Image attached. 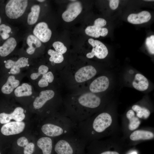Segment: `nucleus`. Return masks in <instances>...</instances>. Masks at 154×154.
<instances>
[{
	"instance_id": "obj_37",
	"label": "nucleus",
	"mask_w": 154,
	"mask_h": 154,
	"mask_svg": "<svg viewBox=\"0 0 154 154\" xmlns=\"http://www.w3.org/2000/svg\"><path fill=\"white\" fill-rule=\"evenodd\" d=\"M38 84L39 87L43 88L48 86V83L42 78L38 81Z\"/></svg>"
},
{
	"instance_id": "obj_19",
	"label": "nucleus",
	"mask_w": 154,
	"mask_h": 154,
	"mask_svg": "<svg viewBox=\"0 0 154 154\" xmlns=\"http://www.w3.org/2000/svg\"><path fill=\"white\" fill-rule=\"evenodd\" d=\"M19 83V81L16 79L14 76H10L8 77L6 83L2 87L1 91L3 94H9L15 88L18 86Z\"/></svg>"
},
{
	"instance_id": "obj_36",
	"label": "nucleus",
	"mask_w": 154,
	"mask_h": 154,
	"mask_svg": "<svg viewBox=\"0 0 154 154\" xmlns=\"http://www.w3.org/2000/svg\"><path fill=\"white\" fill-rule=\"evenodd\" d=\"M20 68L16 66H13L11 68L10 73L13 74H17L20 73Z\"/></svg>"
},
{
	"instance_id": "obj_43",
	"label": "nucleus",
	"mask_w": 154,
	"mask_h": 154,
	"mask_svg": "<svg viewBox=\"0 0 154 154\" xmlns=\"http://www.w3.org/2000/svg\"><path fill=\"white\" fill-rule=\"evenodd\" d=\"M0 154H1V153H0Z\"/></svg>"
},
{
	"instance_id": "obj_17",
	"label": "nucleus",
	"mask_w": 154,
	"mask_h": 154,
	"mask_svg": "<svg viewBox=\"0 0 154 154\" xmlns=\"http://www.w3.org/2000/svg\"><path fill=\"white\" fill-rule=\"evenodd\" d=\"M17 44L15 38L12 37L9 38L0 46V55L3 57L8 55L14 50Z\"/></svg>"
},
{
	"instance_id": "obj_1",
	"label": "nucleus",
	"mask_w": 154,
	"mask_h": 154,
	"mask_svg": "<svg viewBox=\"0 0 154 154\" xmlns=\"http://www.w3.org/2000/svg\"><path fill=\"white\" fill-rule=\"evenodd\" d=\"M52 122L43 124L41 130L47 137L55 138L76 132L77 124L73 122L64 113H60L52 118Z\"/></svg>"
},
{
	"instance_id": "obj_42",
	"label": "nucleus",
	"mask_w": 154,
	"mask_h": 154,
	"mask_svg": "<svg viewBox=\"0 0 154 154\" xmlns=\"http://www.w3.org/2000/svg\"><path fill=\"white\" fill-rule=\"evenodd\" d=\"M1 18L0 17V23H1Z\"/></svg>"
},
{
	"instance_id": "obj_32",
	"label": "nucleus",
	"mask_w": 154,
	"mask_h": 154,
	"mask_svg": "<svg viewBox=\"0 0 154 154\" xmlns=\"http://www.w3.org/2000/svg\"><path fill=\"white\" fill-rule=\"evenodd\" d=\"M27 139L24 137L19 138L17 141V145L20 147H24L29 143Z\"/></svg>"
},
{
	"instance_id": "obj_33",
	"label": "nucleus",
	"mask_w": 154,
	"mask_h": 154,
	"mask_svg": "<svg viewBox=\"0 0 154 154\" xmlns=\"http://www.w3.org/2000/svg\"><path fill=\"white\" fill-rule=\"evenodd\" d=\"M106 24V21L104 19L98 18L95 20L94 23V25L100 27H101L105 26Z\"/></svg>"
},
{
	"instance_id": "obj_34",
	"label": "nucleus",
	"mask_w": 154,
	"mask_h": 154,
	"mask_svg": "<svg viewBox=\"0 0 154 154\" xmlns=\"http://www.w3.org/2000/svg\"><path fill=\"white\" fill-rule=\"evenodd\" d=\"M11 28L9 26L4 24H2L0 25V31H3L2 33L9 34L11 31Z\"/></svg>"
},
{
	"instance_id": "obj_7",
	"label": "nucleus",
	"mask_w": 154,
	"mask_h": 154,
	"mask_svg": "<svg viewBox=\"0 0 154 154\" xmlns=\"http://www.w3.org/2000/svg\"><path fill=\"white\" fill-rule=\"evenodd\" d=\"M33 33L35 36L43 42L48 41L52 35V31L47 24L43 22H40L36 25Z\"/></svg>"
},
{
	"instance_id": "obj_10",
	"label": "nucleus",
	"mask_w": 154,
	"mask_h": 154,
	"mask_svg": "<svg viewBox=\"0 0 154 154\" xmlns=\"http://www.w3.org/2000/svg\"><path fill=\"white\" fill-rule=\"evenodd\" d=\"M24 109L21 107L16 108L11 114L5 113L0 114V123L4 124L8 123L12 119L16 121H20L23 120L25 117Z\"/></svg>"
},
{
	"instance_id": "obj_31",
	"label": "nucleus",
	"mask_w": 154,
	"mask_h": 154,
	"mask_svg": "<svg viewBox=\"0 0 154 154\" xmlns=\"http://www.w3.org/2000/svg\"><path fill=\"white\" fill-rule=\"evenodd\" d=\"M42 78L48 83H51L54 80V76L52 72L50 71L43 75Z\"/></svg>"
},
{
	"instance_id": "obj_13",
	"label": "nucleus",
	"mask_w": 154,
	"mask_h": 154,
	"mask_svg": "<svg viewBox=\"0 0 154 154\" xmlns=\"http://www.w3.org/2000/svg\"><path fill=\"white\" fill-rule=\"evenodd\" d=\"M150 13L147 11H143L137 14L129 15L127 20L130 23L135 24H141L148 21L151 19Z\"/></svg>"
},
{
	"instance_id": "obj_22",
	"label": "nucleus",
	"mask_w": 154,
	"mask_h": 154,
	"mask_svg": "<svg viewBox=\"0 0 154 154\" xmlns=\"http://www.w3.org/2000/svg\"><path fill=\"white\" fill-rule=\"evenodd\" d=\"M126 116L129 121L128 125L129 130L133 131L137 129L140 125L141 122L139 119L135 116L133 111L131 110L128 111Z\"/></svg>"
},
{
	"instance_id": "obj_15",
	"label": "nucleus",
	"mask_w": 154,
	"mask_h": 154,
	"mask_svg": "<svg viewBox=\"0 0 154 154\" xmlns=\"http://www.w3.org/2000/svg\"><path fill=\"white\" fill-rule=\"evenodd\" d=\"M85 33L87 35L95 38H98L100 36L105 37L107 35V29L101 27L94 25L88 26L85 30Z\"/></svg>"
},
{
	"instance_id": "obj_27",
	"label": "nucleus",
	"mask_w": 154,
	"mask_h": 154,
	"mask_svg": "<svg viewBox=\"0 0 154 154\" xmlns=\"http://www.w3.org/2000/svg\"><path fill=\"white\" fill-rule=\"evenodd\" d=\"M48 67L44 65L40 66L38 69V72L37 73H33L31 75V78L33 80L37 79L41 75H43L48 72Z\"/></svg>"
},
{
	"instance_id": "obj_24",
	"label": "nucleus",
	"mask_w": 154,
	"mask_h": 154,
	"mask_svg": "<svg viewBox=\"0 0 154 154\" xmlns=\"http://www.w3.org/2000/svg\"><path fill=\"white\" fill-rule=\"evenodd\" d=\"M28 63L27 59L25 57H22L16 61L11 60H7L5 62V67L7 69H10L13 66H15L20 68L25 67Z\"/></svg>"
},
{
	"instance_id": "obj_29",
	"label": "nucleus",
	"mask_w": 154,
	"mask_h": 154,
	"mask_svg": "<svg viewBox=\"0 0 154 154\" xmlns=\"http://www.w3.org/2000/svg\"><path fill=\"white\" fill-rule=\"evenodd\" d=\"M52 46L55 51L62 54L65 53L67 51V48L64 44L60 41H56L52 44Z\"/></svg>"
},
{
	"instance_id": "obj_28",
	"label": "nucleus",
	"mask_w": 154,
	"mask_h": 154,
	"mask_svg": "<svg viewBox=\"0 0 154 154\" xmlns=\"http://www.w3.org/2000/svg\"><path fill=\"white\" fill-rule=\"evenodd\" d=\"M145 44L147 47L150 53H154V36L152 35L148 37L146 40Z\"/></svg>"
},
{
	"instance_id": "obj_2",
	"label": "nucleus",
	"mask_w": 154,
	"mask_h": 154,
	"mask_svg": "<svg viewBox=\"0 0 154 154\" xmlns=\"http://www.w3.org/2000/svg\"><path fill=\"white\" fill-rule=\"evenodd\" d=\"M56 154H85L88 142L76 132L55 138Z\"/></svg>"
},
{
	"instance_id": "obj_12",
	"label": "nucleus",
	"mask_w": 154,
	"mask_h": 154,
	"mask_svg": "<svg viewBox=\"0 0 154 154\" xmlns=\"http://www.w3.org/2000/svg\"><path fill=\"white\" fill-rule=\"evenodd\" d=\"M54 92L52 90H46L41 91L35 99L33 103L34 107L36 109L42 108L48 100L52 99Z\"/></svg>"
},
{
	"instance_id": "obj_9",
	"label": "nucleus",
	"mask_w": 154,
	"mask_h": 154,
	"mask_svg": "<svg viewBox=\"0 0 154 154\" xmlns=\"http://www.w3.org/2000/svg\"><path fill=\"white\" fill-rule=\"evenodd\" d=\"M96 72V69L92 66H85L80 68L76 72L75 78L77 82H82L93 78Z\"/></svg>"
},
{
	"instance_id": "obj_35",
	"label": "nucleus",
	"mask_w": 154,
	"mask_h": 154,
	"mask_svg": "<svg viewBox=\"0 0 154 154\" xmlns=\"http://www.w3.org/2000/svg\"><path fill=\"white\" fill-rule=\"evenodd\" d=\"M119 1L118 0H110V7L112 10L116 9L118 7Z\"/></svg>"
},
{
	"instance_id": "obj_38",
	"label": "nucleus",
	"mask_w": 154,
	"mask_h": 154,
	"mask_svg": "<svg viewBox=\"0 0 154 154\" xmlns=\"http://www.w3.org/2000/svg\"><path fill=\"white\" fill-rule=\"evenodd\" d=\"M98 154H120L119 152L115 151H107L100 152Z\"/></svg>"
},
{
	"instance_id": "obj_41",
	"label": "nucleus",
	"mask_w": 154,
	"mask_h": 154,
	"mask_svg": "<svg viewBox=\"0 0 154 154\" xmlns=\"http://www.w3.org/2000/svg\"><path fill=\"white\" fill-rule=\"evenodd\" d=\"M145 1H154V0H145Z\"/></svg>"
},
{
	"instance_id": "obj_3",
	"label": "nucleus",
	"mask_w": 154,
	"mask_h": 154,
	"mask_svg": "<svg viewBox=\"0 0 154 154\" xmlns=\"http://www.w3.org/2000/svg\"><path fill=\"white\" fill-rule=\"evenodd\" d=\"M78 102L81 108H83L79 118L78 123L84 120V109H94L98 107L100 105L101 100L99 97L93 93H87L78 97Z\"/></svg>"
},
{
	"instance_id": "obj_25",
	"label": "nucleus",
	"mask_w": 154,
	"mask_h": 154,
	"mask_svg": "<svg viewBox=\"0 0 154 154\" xmlns=\"http://www.w3.org/2000/svg\"><path fill=\"white\" fill-rule=\"evenodd\" d=\"M132 108L133 111L136 112L137 117L139 118L146 119L150 114V111L147 109L137 105H133Z\"/></svg>"
},
{
	"instance_id": "obj_39",
	"label": "nucleus",
	"mask_w": 154,
	"mask_h": 154,
	"mask_svg": "<svg viewBox=\"0 0 154 154\" xmlns=\"http://www.w3.org/2000/svg\"><path fill=\"white\" fill-rule=\"evenodd\" d=\"M1 35L2 38L4 40H5L8 38L9 37V35L8 34L2 33Z\"/></svg>"
},
{
	"instance_id": "obj_6",
	"label": "nucleus",
	"mask_w": 154,
	"mask_h": 154,
	"mask_svg": "<svg viewBox=\"0 0 154 154\" xmlns=\"http://www.w3.org/2000/svg\"><path fill=\"white\" fill-rule=\"evenodd\" d=\"M82 10V6L80 2L75 1L70 3L67 9L62 15V18L66 22H71L80 14Z\"/></svg>"
},
{
	"instance_id": "obj_20",
	"label": "nucleus",
	"mask_w": 154,
	"mask_h": 154,
	"mask_svg": "<svg viewBox=\"0 0 154 154\" xmlns=\"http://www.w3.org/2000/svg\"><path fill=\"white\" fill-rule=\"evenodd\" d=\"M27 43L29 47L27 49L26 52L29 54H33L35 49L40 47L41 45L40 40L34 35H30L27 37Z\"/></svg>"
},
{
	"instance_id": "obj_11",
	"label": "nucleus",
	"mask_w": 154,
	"mask_h": 154,
	"mask_svg": "<svg viewBox=\"0 0 154 154\" xmlns=\"http://www.w3.org/2000/svg\"><path fill=\"white\" fill-rule=\"evenodd\" d=\"M109 80L108 78L102 76L94 80L90 84L89 88L93 93H98L105 91L108 88Z\"/></svg>"
},
{
	"instance_id": "obj_4",
	"label": "nucleus",
	"mask_w": 154,
	"mask_h": 154,
	"mask_svg": "<svg viewBox=\"0 0 154 154\" xmlns=\"http://www.w3.org/2000/svg\"><path fill=\"white\" fill-rule=\"evenodd\" d=\"M28 0H11L7 4L5 13L11 19H17L24 13L28 5Z\"/></svg>"
},
{
	"instance_id": "obj_5",
	"label": "nucleus",
	"mask_w": 154,
	"mask_h": 154,
	"mask_svg": "<svg viewBox=\"0 0 154 154\" xmlns=\"http://www.w3.org/2000/svg\"><path fill=\"white\" fill-rule=\"evenodd\" d=\"M88 42L93 48L90 52L86 54L87 58H91L95 56L99 59H102L107 56L108 53L107 48L102 42L92 38L88 39Z\"/></svg>"
},
{
	"instance_id": "obj_14",
	"label": "nucleus",
	"mask_w": 154,
	"mask_h": 154,
	"mask_svg": "<svg viewBox=\"0 0 154 154\" xmlns=\"http://www.w3.org/2000/svg\"><path fill=\"white\" fill-rule=\"evenodd\" d=\"M53 141L51 137H43L38 140L37 144L41 150L43 154H51L53 149Z\"/></svg>"
},
{
	"instance_id": "obj_21",
	"label": "nucleus",
	"mask_w": 154,
	"mask_h": 154,
	"mask_svg": "<svg viewBox=\"0 0 154 154\" xmlns=\"http://www.w3.org/2000/svg\"><path fill=\"white\" fill-rule=\"evenodd\" d=\"M14 92L17 97L30 96L32 94V86L27 83H23L16 88Z\"/></svg>"
},
{
	"instance_id": "obj_40",
	"label": "nucleus",
	"mask_w": 154,
	"mask_h": 154,
	"mask_svg": "<svg viewBox=\"0 0 154 154\" xmlns=\"http://www.w3.org/2000/svg\"><path fill=\"white\" fill-rule=\"evenodd\" d=\"M37 1H38L40 2H44V1H45V0H37Z\"/></svg>"
},
{
	"instance_id": "obj_18",
	"label": "nucleus",
	"mask_w": 154,
	"mask_h": 154,
	"mask_svg": "<svg viewBox=\"0 0 154 154\" xmlns=\"http://www.w3.org/2000/svg\"><path fill=\"white\" fill-rule=\"evenodd\" d=\"M154 133L151 131L142 130H136L130 135L129 138L132 141L147 140L153 138Z\"/></svg>"
},
{
	"instance_id": "obj_16",
	"label": "nucleus",
	"mask_w": 154,
	"mask_h": 154,
	"mask_svg": "<svg viewBox=\"0 0 154 154\" xmlns=\"http://www.w3.org/2000/svg\"><path fill=\"white\" fill-rule=\"evenodd\" d=\"M132 85L136 89L139 91H144L147 89L149 83L147 79L143 75L136 74L132 82Z\"/></svg>"
},
{
	"instance_id": "obj_23",
	"label": "nucleus",
	"mask_w": 154,
	"mask_h": 154,
	"mask_svg": "<svg viewBox=\"0 0 154 154\" xmlns=\"http://www.w3.org/2000/svg\"><path fill=\"white\" fill-rule=\"evenodd\" d=\"M31 12L29 14L27 18V23L30 25H33L37 22L40 11V7L38 5H34L31 7Z\"/></svg>"
},
{
	"instance_id": "obj_26",
	"label": "nucleus",
	"mask_w": 154,
	"mask_h": 154,
	"mask_svg": "<svg viewBox=\"0 0 154 154\" xmlns=\"http://www.w3.org/2000/svg\"><path fill=\"white\" fill-rule=\"evenodd\" d=\"M48 54L50 56L49 60L56 63H60L64 60L63 54L52 49H49L48 51Z\"/></svg>"
},
{
	"instance_id": "obj_30",
	"label": "nucleus",
	"mask_w": 154,
	"mask_h": 154,
	"mask_svg": "<svg viewBox=\"0 0 154 154\" xmlns=\"http://www.w3.org/2000/svg\"><path fill=\"white\" fill-rule=\"evenodd\" d=\"M35 147V145L33 143H30L24 147V154H32Z\"/></svg>"
},
{
	"instance_id": "obj_8",
	"label": "nucleus",
	"mask_w": 154,
	"mask_h": 154,
	"mask_svg": "<svg viewBox=\"0 0 154 154\" xmlns=\"http://www.w3.org/2000/svg\"><path fill=\"white\" fill-rule=\"evenodd\" d=\"M25 126V123L22 121L9 122L2 127L1 132L3 134L6 136L15 135L22 132Z\"/></svg>"
}]
</instances>
